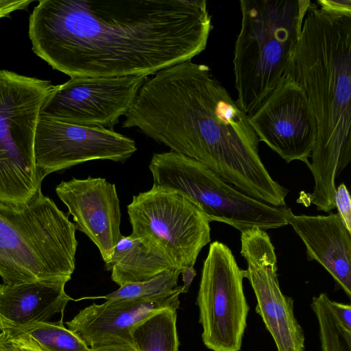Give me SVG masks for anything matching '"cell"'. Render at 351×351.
I'll list each match as a JSON object with an SVG mask.
<instances>
[{"label":"cell","instance_id":"603a6c76","mask_svg":"<svg viewBox=\"0 0 351 351\" xmlns=\"http://www.w3.org/2000/svg\"><path fill=\"white\" fill-rule=\"evenodd\" d=\"M334 199L340 219L348 231L351 232V199L345 184L342 183L337 187Z\"/></svg>","mask_w":351,"mask_h":351},{"label":"cell","instance_id":"2e32d148","mask_svg":"<svg viewBox=\"0 0 351 351\" xmlns=\"http://www.w3.org/2000/svg\"><path fill=\"white\" fill-rule=\"evenodd\" d=\"M306 247L308 261L319 263L351 297V232L337 213L295 215L289 223Z\"/></svg>","mask_w":351,"mask_h":351},{"label":"cell","instance_id":"6da1fadb","mask_svg":"<svg viewBox=\"0 0 351 351\" xmlns=\"http://www.w3.org/2000/svg\"><path fill=\"white\" fill-rule=\"evenodd\" d=\"M212 29L205 0H41L32 51L71 77L152 75L191 60Z\"/></svg>","mask_w":351,"mask_h":351},{"label":"cell","instance_id":"9c48e42d","mask_svg":"<svg viewBox=\"0 0 351 351\" xmlns=\"http://www.w3.org/2000/svg\"><path fill=\"white\" fill-rule=\"evenodd\" d=\"M245 270L219 241L210 244L204 261L197 304L204 344L212 351H240L249 306L243 291Z\"/></svg>","mask_w":351,"mask_h":351},{"label":"cell","instance_id":"8fae6325","mask_svg":"<svg viewBox=\"0 0 351 351\" xmlns=\"http://www.w3.org/2000/svg\"><path fill=\"white\" fill-rule=\"evenodd\" d=\"M137 150L135 141L113 129L88 127L39 116L34 154L43 179L47 175L95 160L123 162Z\"/></svg>","mask_w":351,"mask_h":351},{"label":"cell","instance_id":"e0dca14e","mask_svg":"<svg viewBox=\"0 0 351 351\" xmlns=\"http://www.w3.org/2000/svg\"><path fill=\"white\" fill-rule=\"evenodd\" d=\"M66 280L0 285V317L14 326L48 322L63 313L73 299L66 293Z\"/></svg>","mask_w":351,"mask_h":351},{"label":"cell","instance_id":"7c38bea8","mask_svg":"<svg viewBox=\"0 0 351 351\" xmlns=\"http://www.w3.org/2000/svg\"><path fill=\"white\" fill-rule=\"evenodd\" d=\"M241 254L246 261L245 278L256 296V311L271 335L278 351H304V334L293 312V301L283 294L275 248L266 231L241 232Z\"/></svg>","mask_w":351,"mask_h":351},{"label":"cell","instance_id":"9a60e30c","mask_svg":"<svg viewBox=\"0 0 351 351\" xmlns=\"http://www.w3.org/2000/svg\"><path fill=\"white\" fill-rule=\"evenodd\" d=\"M181 293L180 286L148 298L110 300L101 304L93 303L66 324L90 348L132 344V328L161 309H178Z\"/></svg>","mask_w":351,"mask_h":351},{"label":"cell","instance_id":"d6986e66","mask_svg":"<svg viewBox=\"0 0 351 351\" xmlns=\"http://www.w3.org/2000/svg\"><path fill=\"white\" fill-rule=\"evenodd\" d=\"M177 308L161 309L130 332L136 351H178Z\"/></svg>","mask_w":351,"mask_h":351},{"label":"cell","instance_id":"f1b7e54d","mask_svg":"<svg viewBox=\"0 0 351 351\" xmlns=\"http://www.w3.org/2000/svg\"><path fill=\"white\" fill-rule=\"evenodd\" d=\"M90 351H136V350L133 344H115L90 348Z\"/></svg>","mask_w":351,"mask_h":351},{"label":"cell","instance_id":"4fadbf2b","mask_svg":"<svg viewBox=\"0 0 351 351\" xmlns=\"http://www.w3.org/2000/svg\"><path fill=\"white\" fill-rule=\"evenodd\" d=\"M247 119L259 142L287 162L300 160L308 166L317 140V121L305 92L289 76Z\"/></svg>","mask_w":351,"mask_h":351},{"label":"cell","instance_id":"d4e9b609","mask_svg":"<svg viewBox=\"0 0 351 351\" xmlns=\"http://www.w3.org/2000/svg\"><path fill=\"white\" fill-rule=\"evenodd\" d=\"M322 10L334 14L351 15L350 0H319L317 1Z\"/></svg>","mask_w":351,"mask_h":351},{"label":"cell","instance_id":"f546056e","mask_svg":"<svg viewBox=\"0 0 351 351\" xmlns=\"http://www.w3.org/2000/svg\"><path fill=\"white\" fill-rule=\"evenodd\" d=\"M5 328V324H4L2 318L0 317V332H3Z\"/></svg>","mask_w":351,"mask_h":351},{"label":"cell","instance_id":"30bf717a","mask_svg":"<svg viewBox=\"0 0 351 351\" xmlns=\"http://www.w3.org/2000/svg\"><path fill=\"white\" fill-rule=\"evenodd\" d=\"M145 75L71 77L55 86L39 116L71 124L113 129L133 105Z\"/></svg>","mask_w":351,"mask_h":351},{"label":"cell","instance_id":"52a82bcc","mask_svg":"<svg viewBox=\"0 0 351 351\" xmlns=\"http://www.w3.org/2000/svg\"><path fill=\"white\" fill-rule=\"evenodd\" d=\"M51 81L0 70V200L24 202L41 189L34 145Z\"/></svg>","mask_w":351,"mask_h":351},{"label":"cell","instance_id":"5bb4252c","mask_svg":"<svg viewBox=\"0 0 351 351\" xmlns=\"http://www.w3.org/2000/svg\"><path fill=\"white\" fill-rule=\"evenodd\" d=\"M56 192L73 216L76 230L94 243L105 264L108 263L122 237L115 184L102 178H73L62 181L56 186Z\"/></svg>","mask_w":351,"mask_h":351},{"label":"cell","instance_id":"ac0fdd59","mask_svg":"<svg viewBox=\"0 0 351 351\" xmlns=\"http://www.w3.org/2000/svg\"><path fill=\"white\" fill-rule=\"evenodd\" d=\"M105 268L111 271L112 281L121 287L147 280L175 267L164 256L130 234L122 235Z\"/></svg>","mask_w":351,"mask_h":351},{"label":"cell","instance_id":"277c9868","mask_svg":"<svg viewBox=\"0 0 351 351\" xmlns=\"http://www.w3.org/2000/svg\"><path fill=\"white\" fill-rule=\"evenodd\" d=\"M75 226L41 189L24 202L0 200V276L6 285L66 280L75 268Z\"/></svg>","mask_w":351,"mask_h":351},{"label":"cell","instance_id":"7402d4cb","mask_svg":"<svg viewBox=\"0 0 351 351\" xmlns=\"http://www.w3.org/2000/svg\"><path fill=\"white\" fill-rule=\"evenodd\" d=\"M182 270L171 269L142 282L125 285L104 296L97 297L106 300L125 298H148L169 292L177 287Z\"/></svg>","mask_w":351,"mask_h":351},{"label":"cell","instance_id":"484cf974","mask_svg":"<svg viewBox=\"0 0 351 351\" xmlns=\"http://www.w3.org/2000/svg\"><path fill=\"white\" fill-rule=\"evenodd\" d=\"M31 3L32 1L29 0H0V19L9 17L12 12L27 8Z\"/></svg>","mask_w":351,"mask_h":351},{"label":"cell","instance_id":"44dd1931","mask_svg":"<svg viewBox=\"0 0 351 351\" xmlns=\"http://www.w3.org/2000/svg\"><path fill=\"white\" fill-rule=\"evenodd\" d=\"M330 298L322 293L312 298L311 308L318 322L322 351H351V328L334 314Z\"/></svg>","mask_w":351,"mask_h":351},{"label":"cell","instance_id":"4316f807","mask_svg":"<svg viewBox=\"0 0 351 351\" xmlns=\"http://www.w3.org/2000/svg\"><path fill=\"white\" fill-rule=\"evenodd\" d=\"M330 306L336 317L347 327L351 328V306L335 301L329 300Z\"/></svg>","mask_w":351,"mask_h":351},{"label":"cell","instance_id":"3957f363","mask_svg":"<svg viewBox=\"0 0 351 351\" xmlns=\"http://www.w3.org/2000/svg\"><path fill=\"white\" fill-rule=\"evenodd\" d=\"M285 76L305 92L317 124L309 168L315 182L309 204L335 208L336 179L351 160V15L311 4Z\"/></svg>","mask_w":351,"mask_h":351},{"label":"cell","instance_id":"5b68a950","mask_svg":"<svg viewBox=\"0 0 351 351\" xmlns=\"http://www.w3.org/2000/svg\"><path fill=\"white\" fill-rule=\"evenodd\" d=\"M309 0H241V25L234 50L236 100L247 116L285 77Z\"/></svg>","mask_w":351,"mask_h":351},{"label":"cell","instance_id":"7a4b0ae2","mask_svg":"<svg viewBox=\"0 0 351 351\" xmlns=\"http://www.w3.org/2000/svg\"><path fill=\"white\" fill-rule=\"evenodd\" d=\"M127 123L255 199L286 206L289 191L261 160L246 113L207 65L189 60L157 72L141 86Z\"/></svg>","mask_w":351,"mask_h":351},{"label":"cell","instance_id":"83f0119b","mask_svg":"<svg viewBox=\"0 0 351 351\" xmlns=\"http://www.w3.org/2000/svg\"><path fill=\"white\" fill-rule=\"evenodd\" d=\"M183 285L182 286V293H186L191 286V284L196 275V271L194 267L186 268L182 270Z\"/></svg>","mask_w":351,"mask_h":351},{"label":"cell","instance_id":"8992f818","mask_svg":"<svg viewBox=\"0 0 351 351\" xmlns=\"http://www.w3.org/2000/svg\"><path fill=\"white\" fill-rule=\"evenodd\" d=\"M154 185L176 191L195 204L209 222L227 223L241 232L287 226L293 214L243 193L199 161L173 151L154 154Z\"/></svg>","mask_w":351,"mask_h":351},{"label":"cell","instance_id":"ffe728a7","mask_svg":"<svg viewBox=\"0 0 351 351\" xmlns=\"http://www.w3.org/2000/svg\"><path fill=\"white\" fill-rule=\"evenodd\" d=\"M5 329L27 335L43 351H90V348L72 330L66 328L62 319L44 322L21 326L6 325Z\"/></svg>","mask_w":351,"mask_h":351},{"label":"cell","instance_id":"ba28073f","mask_svg":"<svg viewBox=\"0 0 351 351\" xmlns=\"http://www.w3.org/2000/svg\"><path fill=\"white\" fill-rule=\"evenodd\" d=\"M132 235L167 259L175 268L194 267L210 242V222L181 193L153 184L127 206Z\"/></svg>","mask_w":351,"mask_h":351},{"label":"cell","instance_id":"cb8c5ba5","mask_svg":"<svg viewBox=\"0 0 351 351\" xmlns=\"http://www.w3.org/2000/svg\"><path fill=\"white\" fill-rule=\"evenodd\" d=\"M3 338L12 351H43L27 335L9 330L1 332Z\"/></svg>","mask_w":351,"mask_h":351}]
</instances>
